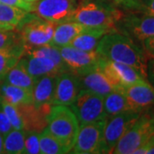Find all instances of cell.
Listing matches in <instances>:
<instances>
[{
	"label": "cell",
	"instance_id": "6da1fadb",
	"mask_svg": "<svg viewBox=\"0 0 154 154\" xmlns=\"http://www.w3.org/2000/svg\"><path fill=\"white\" fill-rule=\"evenodd\" d=\"M96 51L109 60L134 68L146 80V57L143 51L128 35L112 31L100 38Z\"/></svg>",
	"mask_w": 154,
	"mask_h": 154
},
{
	"label": "cell",
	"instance_id": "7a4b0ae2",
	"mask_svg": "<svg viewBox=\"0 0 154 154\" xmlns=\"http://www.w3.org/2000/svg\"><path fill=\"white\" fill-rule=\"evenodd\" d=\"M124 17L118 8L101 0H83L78 3L72 17L86 27L116 31V25Z\"/></svg>",
	"mask_w": 154,
	"mask_h": 154
},
{
	"label": "cell",
	"instance_id": "3957f363",
	"mask_svg": "<svg viewBox=\"0 0 154 154\" xmlns=\"http://www.w3.org/2000/svg\"><path fill=\"white\" fill-rule=\"evenodd\" d=\"M79 127V122L71 109L65 105L51 106L47 117V129L69 152L75 145Z\"/></svg>",
	"mask_w": 154,
	"mask_h": 154
},
{
	"label": "cell",
	"instance_id": "277c9868",
	"mask_svg": "<svg viewBox=\"0 0 154 154\" xmlns=\"http://www.w3.org/2000/svg\"><path fill=\"white\" fill-rule=\"evenodd\" d=\"M56 27L54 23L28 12L17 30L26 49L51 44Z\"/></svg>",
	"mask_w": 154,
	"mask_h": 154
},
{
	"label": "cell",
	"instance_id": "5b68a950",
	"mask_svg": "<svg viewBox=\"0 0 154 154\" xmlns=\"http://www.w3.org/2000/svg\"><path fill=\"white\" fill-rule=\"evenodd\" d=\"M154 133V116L149 110L139 116L116 145L112 153L133 154Z\"/></svg>",
	"mask_w": 154,
	"mask_h": 154
},
{
	"label": "cell",
	"instance_id": "8992f818",
	"mask_svg": "<svg viewBox=\"0 0 154 154\" xmlns=\"http://www.w3.org/2000/svg\"><path fill=\"white\" fill-rule=\"evenodd\" d=\"M80 125L102 121L107 118L104 97L87 89H82L71 105Z\"/></svg>",
	"mask_w": 154,
	"mask_h": 154
},
{
	"label": "cell",
	"instance_id": "52a82bcc",
	"mask_svg": "<svg viewBox=\"0 0 154 154\" xmlns=\"http://www.w3.org/2000/svg\"><path fill=\"white\" fill-rule=\"evenodd\" d=\"M105 120L80 125L76 140L70 152L77 154L105 153L104 128Z\"/></svg>",
	"mask_w": 154,
	"mask_h": 154
},
{
	"label": "cell",
	"instance_id": "ba28073f",
	"mask_svg": "<svg viewBox=\"0 0 154 154\" xmlns=\"http://www.w3.org/2000/svg\"><path fill=\"white\" fill-rule=\"evenodd\" d=\"M97 69L105 75L115 89L146 81L134 68L122 63L109 60L103 57L99 59Z\"/></svg>",
	"mask_w": 154,
	"mask_h": 154
},
{
	"label": "cell",
	"instance_id": "9c48e42d",
	"mask_svg": "<svg viewBox=\"0 0 154 154\" xmlns=\"http://www.w3.org/2000/svg\"><path fill=\"white\" fill-rule=\"evenodd\" d=\"M141 112L128 110L107 116L104 128V152L112 153L116 145L122 135L132 127Z\"/></svg>",
	"mask_w": 154,
	"mask_h": 154
},
{
	"label": "cell",
	"instance_id": "30bf717a",
	"mask_svg": "<svg viewBox=\"0 0 154 154\" xmlns=\"http://www.w3.org/2000/svg\"><path fill=\"white\" fill-rule=\"evenodd\" d=\"M58 49L61 57L69 71L76 75H83L97 69L101 56L96 50L86 51L70 45L61 46L58 47Z\"/></svg>",
	"mask_w": 154,
	"mask_h": 154
},
{
	"label": "cell",
	"instance_id": "8fae6325",
	"mask_svg": "<svg viewBox=\"0 0 154 154\" xmlns=\"http://www.w3.org/2000/svg\"><path fill=\"white\" fill-rule=\"evenodd\" d=\"M38 2L34 5L36 15L56 25L71 22L78 5L77 0H39Z\"/></svg>",
	"mask_w": 154,
	"mask_h": 154
},
{
	"label": "cell",
	"instance_id": "7c38bea8",
	"mask_svg": "<svg viewBox=\"0 0 154 154\" xmlns=\"http://www.w3.org/2000/svg\"><path fill=\"white\" fill-rule=\"evenodd\" d=\"M82 90L79 76L70 71L58 75L56 79L55 90L51 105L70 106Z\"/></svg>",
	"mask_w": 154,
	"mask_h": 154
},
{
	"label": "cell",
	"instance_id": "4fadbf2b",
	"mask_svg": "<svg viewBox=\"0 0 154 154\" xmlns=\"http://www.w3.org/2000/svg\"><path fill=\"white\" fill-rule=\"evenodd\" d=\"M131 109L143 113L154 107V88L147 81L122 88Z\"/></svg>",
	"mask_w": 154,
	"mask_h": 154
},
{
	"label": "cell",
	"instance_id": "5bb4252c",
	"mask_svg": "<svg viewBox=\"0 0 154 154\" xmlns=\"http://www.w3.org/2000/svg\"><path fill=\"white\" fill-rule=\"evenodd\" d=\"M122 29L139 41L154 37V16L145 14L137 15L136 13L122 17L121 21Z\"/></svg>",
	"mask_w": 154,
	"mask_h": 154
},
{
	"label": "cell",
	"instance_id": "9a60e30c",
	"mask_svg": "<svg viewBox=\"0 0 154 154\" xmlns=\"http://www.w3.org/2000/svg\"><path fill=\"white\" fill-rule=\"evenodd\" d=\"M21 112L24 122V129L27 131L41 132L47 126V117L51 105L35 107L33 105L17 106Z\"/></svg>",
	"mask_w": 154,
	"mask_h": 154
},
{
	"label": "cell",
	"instance_id": "2e32d148",
	"mask_svg": "<svg viewBox=\"0 0 154 154\" xmlns=\"http://www.w3.org/2000/svg\"><path fill=\"white\" fill-rule=\"evenodd\" d=\"M22 59L26 68L32 76L37 80L45 75H58L63 72L51 58L45 57H37L24 53Z\"/></svg>",
	"mask_w": 154,
	"mask_h": 154
},
{
	"label": "cell",
	"instance_id": "e0dca14e",
	"mask_svg": "<svg viewBox=\"0 0 154 154\" xmlns=\"http://www.w3.org/2000/svg\"><path fill=\"white\" fill-rule=\"evenodd\" d=\"M0 100L16 106L33 105V91L0 82Z\"/></svg>",
	"mask_w": 154,
	"mask_h": 154
},
{
	"label": "cell",
	"instance_id": "ac0fdd59",
	"mask_svg": "<svg viewBox=\"0 0 154 154\" xmlns=\"http://www.w3.org/2000/svg\"><path fill=\"white\" fill-rule=\"evenodd\" d=\"M57 76V75H45L35 81L33 88V105L35 107L51 105Z\"/></svg>",
	"mask_w": 154,
	"mask_h": 154
},
{
	"label": "cell",
	"instance_id": "d6986e66",
	"mask_svg": "<svg viewBox=\"0 0 154 154\" xmlns=\"http://www.w3.org/2000/svg\"><path fill=\"white\" fill-rule=\"evenodd\" d=\"M78 76H79L82 89H87L93 93L99 94L103 97L110 94V92L116 90L107 81L105 75L98 69H95L86 75H78Z\"/></svg>",
	"mask_w": 154,
	"mask_h": 154
},
{
	"label": "cell",
	"instance_id": "ffe728a7",
	"mask_svg": "<svg viewBox=\"0 0 154 154\" xmlns=\"http://www.w3.org/2000/svg\"><path fill=\"white\" fill-rule=\"evenodd\" d=\"M88 27L77 22H67L57 25L51 44L57 47L70 44L73 38Z\"/></svg>",
	"mask_w": 154,
	"mask_h": 154
},
{
	"label": "cell",
	"instance_id": "44dd1931",
	"mask_svg": "<svg viewBox=\"0 0 154 154\" xmlns=\"http://www.w3.org/2000/svg\"><path fill=\"white\" fill-rule=\"evenodd\" d=\"M110 32L112 31L101 29V28H88L73 38V40L69 45L86 51H95L100 38L105 33Z\"/></svg>",
	"mask_w": 154,
	"mask_h": 154
},
{
	"label": "cell",
	"instance_id": "7402d4cb",
	"mask_svg": "<svg viewBox=\"0 0 154 154\" xmlns=\"http://www.w3.org/2000/svg\"><path fill=\"white\" fill-rule=\"evenodd\" d=\"M35 81L36 80L28 71L22 57V58L8 71L3 82L33 91Z\"/></svg>",
	"mask_w": 154,
	"mask_h": 154
},
{
	"label": "cell",
	"instance_id": "603a6c76",
	"mask_svg": "<svg viewBox=\"0 0 154 154\" xmlns=\"http://www.w3.org/2000/svg\"><path fill=\"white\" fill-rule=\"evenodd\" d=\"M28 13L0 2V30H16Z\"/></svg>",
	"mask_w": 154,
	"mask_h": 154
},
{
	"label": "cell",
	"instance_id": "cb8c5ba5",
	"mask_svg": "<svg viewBox=\"0 0 154 154\" xmlns=\"http://www.w3.org/2000/svg\"><path fill=\"white\" fill-rule=\"evenodd\" d=\"M25 45L18 44L7 49L0 50V82H3L6 74L23 57Z\"/></svg>",
	"mask_w": 154,
	"mask_h": 154
},
{
	"label": "cell",
	"instance_id": "d4e9b609",
	"mask_svg": "<svg viewBox=\"0 0 154 154\" xmlns=\"http://www.w3.org/2000/svg\"><path fill=\"white\" fill-rule=\"evenodd\" d=\"M104 107L107 116L116 115L125 110H132L121 88L116 89L104 97Z\"/></svg>",
	"mask_w": 154,
	"mask_h": 154
},
{
	"label": "cell",
	"instance_id": "484cf974",
	"mask_svg": "<svg viewBox=\"0 0 154 154\" xmlns=\"http://www.w3.org/2000/svg\"><path fill=\"white\" fill-rule=\"evenodd\" d=\"M24 53L33 56H37V57H45L51 58L57 66L60 68V69L63 73L69 71L66 63H64V61L63 60V58L61 57L58 47L56 45L47 44L42 45V46H38V47L26 48Z\"/></svg>",
	"mask_w": 154,
	"mask_h": 154
},
{
	"label": "cell",
	"instance_id": "4316f807",
	"mask_svg": "<svg viewBox=\"0 0 154 154\" xmlns=\"http://www.w3.org/2000/svg\"><path fill=\"white\" fill-rule=\"evenodd\" d=\"M25 129H12L4 136V153L21 154L25 150Z\"/></svg>",
	"mask_w": 154,
	"mask_h": 154
},
{
	"label": "cell",
	"instance_id": "83f0119b",
	"mask_svg": "<svg viewBox=\"0 0 154 154\" xmlns=\"http://www.w3.org/2000/svg\"><path fill=\"white\" fill-rule=\"evenodd\" d=\"M39 149L43 154H63L69 152L47 129L44 128L39 133Z\"/></svg>",
	"mask_w": 154,
	"mask_h": 154
},
{
	"label": "cell",
	"instance_id": "f1b7e54d",
	"mask_svg": "<svg viewBox=\"0 0 154 154\" xmlns=\"http://www.w3.org/2000/svg\"><path fill=\"white\" fill-rule=\"evenodd\" d=\"M0 108L4 110L7 117L9 118L13 128L24 129V122L22 114L17 106L7 103L5 101L0 100Z\"/></svg>",
	"mask_w": 154,
	"mask_h": 154
},
{
	"label": "cell",
	"instance_id": "f546056e",
	"mask_svg": "<svg viewBox=\"0 0 154 154\" xmlns=\"http://www.w3.org/2000/svg\"><path fill=\"white\" fill-rule=\"evenodd\" d=\"M22 43L20 33L15 30H0V50Z\"/></svg>",
	"mask_w": 154,
	"mask_h": 154
},
{
	"label": "cell",
	"instance_id": "4dcf8cb0",
	"mask_svg": "<svg viewBox=\"0 0 154 154\" xmlns=\"http://www.w3.org/2000/svg\"><path fill=\"white\" fill-rule=\"evenodd\" d=\"M39 133L34 131H27L25 134V150L24 153L38 154L40 153L39 149Z\"/></svg>",
	"mask_w": 154,
	"mask_h": 154
},
{
	"label": "cell",
	"instance_id": "1f68e13d",
	"mask_svg": "<svg viewBox=\"0 0 154 154\" xmlns=\"http://www.w3.org/2000/svg\"><path fill=\"white\" fill-rule=\"evenodd\" d=\"M116 5L133 12H144V3L141 0H111Z\"/></svg>",
	"mask_w": 154,
	"mask_h": 154
},
{
	"label": "cell",
	"instance_id": "d6a6232c",
	"mask_svg": "<svg viewBox=\"0 0 154 154\" xmlns=\"http://www.w3.org/2000/svg\"><path fill=\"white\" fill-rule=\"evenodd\" d=\"M0 2L7 5L19 8L27 12H34L35 10V5L33 3H29L25 0H0Z\"/></svg>",
	"mask_w": 154,
	"mask_h": 154
},
{
	"label": "cell",
	"instance_id": "836d02e7",
	"mask_svg": "<svg viewBox=\"0 0 154 154\" xmlns=\"http://www.w3.org/2000/svg\"><path fill=\"white\" fill-rule=\"evenodd\" d=\"M12 129H14V128L11 125L9 118L7 117L4 110L0 108V134L3 136H5L6 134L11 132Z\"/></svg>",
	"mask_w": 154,
	"mask_h": 154
},
{
	"label": "cell",
	"instance_id": "e575fe53",
	"mask_svg": "<svg viewBox=\"0 0 154 154\" xmlns=\"http://www.w3.org/2000/svg\"><path fill=\"white\" fill-rule=\"evenodd\" d=\"M146 81L154 88V57H152L146 61Z\"/></svg>",
	"mask_w": 154,
	"mask_h": 154
},
{
	"label": "cell",
	"instance_id": "d590c367",
	"mask_svg": "<svg viewBox=\"0 0 154 154\" xmlns=\"http://www.w3.org/2000/svg\"><path fill=\"white\" fill-rule=\"evenodd\" d=\"M142 44L146 54H148L149 57H154V37L146 38L142 41Z\"/></svg>",
	"mask_w": 154,
	"mask_h": 154
},
{
	"label": "cell",
	"instance_id": "8d00e7d4",
	"mask_svg": "<svg viewBox=\"0 0 154 154\" xmlns=\"http://www.w3.org/2000/svg\"><path fill=\"white\" fill-rule=\"evenodd\" d=\"M144 12L145 14H149L154 16V0H149L147 2L144 3Z\"/></svg>",
	"mask_w": 154,
	"mask_h": 154
},
{
	"label": "cell",
	"instance_id": "74e56055",
	"mask_svg": "<svg viewBox=\"0 0 154 154\" xmlns=\"http://www.w3.org/2000/svg\"><path fill=\"white\" fill-rule=\"evenodd\" d=\"M0 153H4V136L0 134Z\"/></svg>",
	"mask_w": 154,
	"mask_h": 154
},
{
	"label": "cell",
	"instance_id": "f35d334b",
	"mask_svg": "<svg viewBox=\"0 0 154 154\" xmlns=\"http://www.w3.org/2000/svg\"><path fill=\"white\" fill-rule=\"evenodd\" d=\"M147 153H148V154H154V146H152V148L149 150L148 152H147Z\"/></svg>",
	"mask_w": 154,
	"mask_h": 154
},
{
	"label": "cell",
	"instance_id": "ab89813d",
	"mask_svg": "<svg viewBox=\"0 0 154 154\" xmlns=\"http://www.w3.org/2000/svg\"><path fill=\"white\" fill-rule=\"evenodd\" d=\"M25 1H27V2H29V3H35V2H38L39 0H25Z\"/></svg>",
	"mask_w": 154,
	"mask_h": 154
},
{
	"label": "cell",
	"instance_id": "60d3db41",
	"mask_svg": "<svg viewBox=\"0 0 154 154\" xmlns=\"http://www.w3.org/2000/svg\"><path fill=\"white\" fill-rule=\"evenodd\" d=\"M141 1H142L143 3H146V2H147V1H149V0H141Z\"/></svg>",
	"mask_w": 154,
	"mask_h": 154
},
{
	"label": "cell",
	"instance_id": "b9f144b4",
	"mask_svg": "<svg viewBox=\"0 0 154 154\" xmlns=\"http://www.w3.org/2000/svg\"><path fill=\"white\" fill-rule=\"evenodd\" d=\"M154 108V107H153ZM152 115H153V116H154V110H153V112H152Z\"/></svg>",
	"mask_w": 154,
	"mask_h": 154
}]
</instances>
